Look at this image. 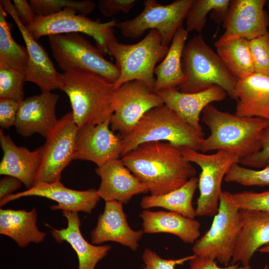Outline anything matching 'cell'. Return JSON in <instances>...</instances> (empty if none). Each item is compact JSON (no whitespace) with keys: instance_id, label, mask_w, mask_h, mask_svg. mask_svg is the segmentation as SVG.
I'll use <instances>...</instances> for the list:
<instances>
[{"instance_id":"obj_1","label":"cell","mask_w":269,"mask_h":269,"mask_svg":"<svg viewBox=\"0 0 269 269\" xmlns=\"http://www.w3.org/2000/svg\"><path fill=\"white\" fill-rule=\"evenodd\" d=\"M124 165L147 187L160 195L180 188L195 176L196 170L170 142H144L122 156Z\"/></svg>"},{"instance_id":"obj_2","label":"cell","mask_w":269,"mask_h":269,"mask_svg":"<svg viewBox=\"0 0 269 269\" xmlns=\"http://www.w3.org/2000/svg\"><path fill=\"white\" fill-rule=\"evenodd\" d=\"M202 113V121L210 134L202 140L200 151L223 150L241 159L260 150L263 133L269 126V120L238 116L221 111L212 104L207 105Z\"/></svg>"},{"instance_id":"obj_3","label":"cell","mask_w":269,"mask_h":269,"mask_svg":"<svg viewBox=\"0 0 269 269\" xmlns=\"http://www.w3.org/2000/svg\"><path fill=\"white\" fill-rule=\"evenodd\" d=\"M59 89L69 98L78 128L102 123L114 113V84L99 75L76 71L63 72L60 75Z\"/></svg>"},{"instance_id":"obj_4","label":"cell","mask_w":269,"mask_h":269,"mask_svg":"<svg viewBox=\"0 0 269 269\" xmlns=\"http://www.w3.org/2000/svg\"><path fill=\"white\" fill-rule=\"evenodd\" d=\"M184 80L178 90L193 93L216 85L236 100L237 79L231 73L218 54L205 42L200 34L186 43L182 55Z\"/></svg>"},{"instance_id":"obj_5","label":"cell","mask_w":269,"mask_h":269,"mask_svg":"<svg viewBox=\"0 0 269 269\" xmlns=\"http://www.w3.org/2000/svg\"><path fill=\"white\" fill-rule=\"evenodd\" d=\"M204 135L195 131L165 105L146 112L133 130L123 137L121 156L147 142L163 141L199 150Z\"/></svg>"},{"instance_id":"obj_6","label":"cell","mask_w":269,"mask_h":269,"mask_svg":"<svg viewBox=\"0 0 269 269\" xmlns=\"http://www.w3.org/2000/svg\"><path fill=\"white\" fill-rule=\"evenodd\" d=\"M168 49V46L162 44L159 33L153 29L134 44L121 43L117 38L111 41L108 46V54L115 58L120 72L114 84V89L127 82L137 80L144 82L154 91L155 65L164 58Z\"/></svg>"},{"instance_id":"obj_7","label":"cell","mask_w":269,"mask_h":269,"mask_svg":"<svg viewBox=\"0 0 269 269\" xmlns=\"http://www.w3.org/2000/svg\"><path fill=\"white\" fill-rule=\"evenodd\" d=\"M232 194L223 191L211 227L192 248L194 255L217 260L225 267L231 262L243 226L240 209Z\"/></svg>"},{"instance_id":"obj_8","label":"cell","mask_w":269,"mask_h":269,"mask_svg":"<svg viewBox=\"0 0 269 269\" xmlns=\"http://www.w3.org/2000/svg\"><path fill=\"white\" fill-rule=\"evenodd\" d=\"M48 39L52 56L64 72L91 73L113 84L118 80L120 72L116 64L80 33L51 35Z\"/></svg>"},{"instance_id":"obj_9","label":"cell","mask_w":269,"mask_h":269,"mask_svg":"<svg viewBox=\"0 0 269 269\" xmlns=\"http://www.w3.org/2000/svg\"><path fill=\"white\" fill-rule=\"evenodd\" d=\"M178 147L186 160L195 163L201 169L198 178L200 194L195 209L196 216H214L218 212L223 192V179L232 165L240 163V158L223 150L209 154L187 147Z\"/></svg>"},{"instance_id":"obj_10","label":"cell","mask_w":269,"mask_h":269,"mask_svg":"<svg viewBox=\"0 0 269 269\" xmlns=\"http://www.w3.org/2000/svg\"><path fill=\"white\" fill-rule=\"evenodd\" d=\"M193 0H176L162 4L156 0L143 1L142 11L134 18L117 22L116 26L125 37L137 39L148 30H156L162 44L168 46L182 23Z\"/></svg>"},{"instance_id":"obj_11","label":"cell","mask_w":269,"mask_h":269,"mask_svg":"<svg viewBox=\"0 0 269 269\" xmlns=\"http://www.w3.org/2000/svg\"><path fill=\"white\" fill-rule=\"evenodd\" d=\"M77 13L75 9L66 7L51 15L37 16L32 24L25 27L35 39L54 34L83 33L95 39L96 47L104 55L108 54L109 43L116 38L113 28L117 21L112 19L102 22Z\"/></svg>"},{"instance_id":"obj_12","label":"cell","mask_w":269,"mask_h":269,"mask_svg":"<svg viewBox=\"0 0 269 269\" xmlns=\"http://www.w3.org/2000/svg\"><path fill=\"white\" fill-rule=\"evenodd\" d=\"M78 129L72 111L58 119L41 146L42 160L35 184L60 180L62 171L74 159Z\"/></svg>"},{"instance_id":"obj_13","label":"cell","mask_w":269,"mask_h":269,"mask_svg":"<svg viewBox=\"0 0 269 269\" xmlns=\"http://www.w3.org/2000/svg\"><path fill=\"white\" fill-rule=\"evenodd\" d=\"M114 111L111 130L123 137L128 134L150 110L164 105L162 99L144 82H127L114 90Z\"/></svg>"},{"instance_id":"obj_14","label":"cell","mask_w":269,"mask_h":269,"mask_svg":"<svg viewBox=\"0 0 269 269\" xmlns=\"http://www.w3.org/2000/svg\"><path fill=\"white\" fill-rule=\"evenodd\" d=\"M266 0H231L223 21L225 31L215 47L236 38L249 41L268 31L269 14L264 9Z\"/></svg>"},{"instance_id":"obj_15","label":"cell","mask_w":269,"mask_h":269,"mask_svg":"<svg viewBox=\"0 0 269 269\" xmlns=\"http://www.w3.org/2000/svg\"><path fill=\"white\" fill-rule=\"evenodd\" d=\"M110 121L111 118L98 125L78 128L74 159L90 161L99 167L119 158L123 136L110 128Z\"/></svg>"},{"instance_id":"obj_16","label":"cell","mask_w":269,"mask_h":269,"mask_svg":"<svg viewBox=\"0 0 269 269\" xmlns=\"http://www.w3.org/2000/svg\"><path fill=\"white\" fill-rule=\"evenodd\" d=\"M0 2L15 21L25 44L28 54L25 81L36 84L41 93L59 89L60 73L56 70L47 52L21 22L12 2L9 0H1Z\"/></svg>"},{"instance_id":"obj_17","label":"cell","mask_w":269,"mask_h":269,"mask_svg":"<svg viewBox=\"0 0 269 269\" xmlns=\"http://www.w3.org/2000/svg\"><path fill=\"white\" fill-rule=\"evenodd\" d=\"M39 196L52 200L57 205L50 206L52 210H61L91 213L100 198L97 190H76L65 187L60 181L52 183H39L25 191L12 194L0 200V207L8 202L27 196Z\"/></svg>"},{"instance_id":"obj_18","label":"cell","mask_w":269,"mask_h":269,"mask_svg":"<svg viewBox=\"0 0 269 269\" xmlns=\"http://www.w3.org/2000/svg\"><path fill=\"white\" fill-rule=\"evenodd\" d=\"M59 95L41 93L19 103L14 127L24 137L38 134L45 138L56 125L55 109Z\"/></svg>"},{"instance_id":"obj_19","label":"cell","mask_w":269,"mask_h":269,"mask_svg":"<svg viewBox=\"0 0 269 269\" xmlns=\"http://www.w3.org/2000/svg\"><path fill=\"white\" fill-rule=\"evenodd\" d=\"M122 203L105 201L103 212L100 214L96 227L91 232L93 244L114 242L135 251L143 235L142 230H134L129 225Z\"/></svg>"},{"instance_id":"obj_20","label":"cell","mask_w":269,"mask_h":269,"mask_svg":"<svg viewBox=\"0 0 269 269\" xmlns=\"http://www.w3.org/2000/svg\"><path fill=\"white\" fill-rule=\"evenodd\" d=\"M95 171L101 178L97 194L105 201L116 200L127 204L134 196L148 192L119 158L97 167Z\"/></svg>"},{"instance_id":"obj_21","label":"cell","mask_w":269,"mask_h":269,"mask_svg":"<svg viewBox=\"0 0 269 269\" xmlns=\"http://www.w3.org/2000/svg\"><path fill=\"white\" fill-rule=\"evenodd\" d=\"M0 144L3 156L0 163V174L20 180L27 189L35 184L42 160L41 146L30 151L19 146L9 135L0 130Z\"/></svg>"},{"instance_id":"obj_22","label":"cell","mask_w":269,"mask_h":269,"mask_svg":"<svg viewBox=\"0 0 269 269\" xmlns=\"http://www.w3.org/2000/svg\"><path fill=\"white\" fill-rule=\"evenodd\" d=\"M156 93L162 99L164 105L203 135L205 134L199 121L201 113L207 105L223 101L227 95L223 88L216 85L193 93L181 92L177 89L160 91Z\"/></svg>"},{"instance_id":"obj_23","label":"cell","mask_w":269,"mask_h":269,"mask_svg":"<svg viewBox=\"0 0 269 269\" xmlns=\"http://www.w3.org/2000/svg\"><path fill=\"white\" fill-rule=\"evenodd\" d=\"M235 114L269 120V76L255 73L237 79Z\"/></svg>"},{"instance_id":"obj_24","label":"cell","mask_w":269,"mask_h":269,"mask_svg":"<svg viewBox=\"0 0 269 269\" xmlns=\"http://www.w3.org/2000/svg\"><path fill=\"white\" fill-rule=\"evenodd\" d=\"M67 220V227L57 229L45 224L51 229L50 232L59 243H68L77 254L78 269H95L97 264L103 259L111 249L110 245L96 246L88 242L80 231L81 222L78 212L62 211Z\"/></svg>"},{"instance_id":"obj_25","label":"cell","mask_w":269,"mask_h":269,"mask_svg":"<svg viewBox=\"0 0 269 269\" xmlns=\"http://www.w3.org/2000/svg\"><path fill=\"white\" fill-rule=\"evenodd\" d=\"M240 212L243 226L231 263L248 266L255 253L269 244V214L253 209Z\"/></svg>"},{"instance_id":"obj_26","label":"cell","mask_w":269,"mask_h":269,"mask_svg":"<svg viewBox=\"0 0 269 269\" xmlns=\"http://www.w3.org/2000/svg\"><path fill=\"white\" fill-rule=\"evenodd\" d=\"M144 233H169L184 243L193 244L200 235V223L174 212L145 209L139 214Z\"/></svg>"},{"instance_id":"obj_27","label":"cell","mask_w":269,"mask_h":269,"mask_svg":"<svg viewBox=\"0 0 269 269\" xmlns=\"http://www.w3.org/2000/svg\"><path fill=\"white\" fill-rule=\"evenodd\" d=\"M37 211L0 209V234L13 240L19 247L23 248L30 243L42 242L45 233L40 231L36 225Z\"/></svg>"},{"instance_id":"obj_28","label":"cell","mask_w":269,"mask_h":269,"mask_svg":"<svg viewBox=\"0 0 269 269\" xmlns=\"http://www.w3.org/2000/svg\"><path fill=\"white\" fill-rule=\"evenodd\" d=\"M188 32L182 26L175 33L164 58L155 67L154 91L178 89L184 80L182 55Z\"/></svg>"},{"instance_id":"obj_29","label":"cell","mask_w":269,"mask_h":269,"mask_svg":"<svg viewBox=\"0 0 269 269\" xmlns=\"http://www.w3.org/2000/svg\"><path fill=\"white\" fill-rule=\"evenodd\" d=\"M198 183V178L194 176L182 186L169 192L160 195L144 196L140 202V207L144 209L160 207L194 219L196 214L192 199Z\"/></svg>"},{"instance_id":"obj_30","label":"cell","mask_w":269,"mask_h":269,"mask_svg":"<svg viewBox=\"0 0 269 269\" xmlns=\"http://www.w3.org/2000/svg\"><path fill=\"white\" fill-rule=\"evenodd\" d=\"M216 47L217 53L237 79L255 73L249 40L242 38H234Z\"/></svg>"},{"instance_id":"obj_31","label":"cell","mask_w":269,"mask_h":269,"mask_svg":"<svg viewBox=\"0 0 269 269\" xmlns=\"http://www.w3.org/2000/svg\"><path fill=\"white\" fill-rule=\"evenodd\" d=\"M6 15L0 2V63L25 73L28 62L27 49L13 38Z\"/></svg>"},{"instance_id":"obj_32","label":"cell","mask_w":269,"mask_h":269,"mask_svg":"<svg viewBox=\"0 0 269 269\" xmlns=\"http://www.w3.org/2000/svg\"><path fill=\"white\" fill-rule=\"evenodd\" d=\"M230 0H193L186 17V30L201 33L205 26L206 16L210 12V17L216 23L224 19Z\"/></svg>"},{"instance_id":"obj_33","label":"cell","mask_w":269,"mask_h":269,"mask_svg":"<svg viewBox=\"0 0 269 269\" xmlns=\"http://www.w3.org/2000/svg\"><path fill=\"white\" fill-rule=\"evenodd\" d=\"M30 4L37 16H47L57 13L65 8L75 9L81 14L92 12L96 4L91 0H30Z\"/></svg>"},{"instance_id":"obj_34","label":"cell","mask_w":269,"mask_h":269,"mask_svg":"<svg viewBox=\"0 0 269 269\" xmlns=\"http://www.w3.org/2000/svg\"><path fill=\"white\" fill-rule=\"evenodd\" d=\"M25 82V73L0 63V98L20 103L24 100Z\"/></svg>"},{"instance_id":"obj_35","label":"cell","mask_w":269,"mask_h":269,"mask_svg":"<svg viewBox=\"0 0 269 269\" xmlns=\"http://www.w3.org/2000/svg\"><path fill=\"white\" fill-rule=\"evenodd\" d=\"M224 180L245 186L269 185V160L266 166L260 170L252 169L236 163L227 171Z\"/></svg>"},{"instance_id":"obj_36","label":"cell","mask_w":269,"mask_h":269,"mask_svg":"<svg viewBox=\"0 0 269 269\" xmlns=\"http://www.w3.org/2000/svg\"><path fill=\"white\" fill-rule=\"evenodd\" d=\"M255 73L269 76V32L249 41Z\"/></svg>"},{"instance_id":"obj_37","label":"cell","mask_w":269,"mask_h":269,"mask_svg":"<svg viewBox=\"0 0 269 269\" xmlns=\"http://www.w3.org/2000/svg\"><path fill=\"white\" fill-rule=\"evenodd\" d=\"M232 195L240 209L257 210L269 214V190L259 193L243 191Z\"/></svg>"},{"instance_id":"obj_38","label":"cell","mask_w":269,"mask_h":269,"mask_svg":"<svg viewBox=\"0 0 269 269\" xmlns=\"http://www.w3.org/2000/svg\"><path fill=\"white\" fill-rule=\"evenodd\" d=\"M195 255L177 259H165L150 249H144L141 255L144 264L143 269H176V266L189 261Z\"/></svg>"},{"instance_id":"obj_39","label":"cell","mask_w":269,"mask_h":269,"mask_svg":"<svg viewBox=\"0 0 269 269\" xmlns=\"http://www.w3.org/2000/svg\"><path fill=\"white\" fill-rule=\"evenodd\" d=\"M269 160V126L265 130L261 139V148L256 153L240 160L245 167L263 168Z\"/></svg>"},{"instance_id":"obj_40","label":"cell","mask_w":269,"mask_h":269,"mask_svg":"<svg viewBox=\"0 0 269 269\" xmlns=\"http://www.w3.org/2000/svg\"><path fill=\"white\" fill-rule=\"evenodd\" d=\"M135 0H100L98 7L105 16L111 17L120 12L128 13L134 6Z\"/></svg>"},{"instance_id":"obj_41","label":"cell","mask_w":269,"mask_h":269,"mask_svg":"<svg viewBox=\"0 0 269 269\" xmlns=\"http://www.w3.org/2000/svg\"><path fill=\"white\" fill-rule=\"evenodd\" d=\"M19 103L13 100L0 98V126L2 129L14 126Z\"/></svg>"},{"instance_id":"obj_42","label":"cell","mask_w":269,"mask_h":269,"mask_svg":"<svg viewBox=\"0 0 269 269\" xmlns=\"http://www.w3.org/2000/svg\"><path fill=\"white\" fill-rule=\"evenodd\" d=\"M15 11L24 26L32 24L37 15L30 3L25 0H13L12 2Z\"/></svg>"},{"instance_id":"obj_43","label":"cell","mask_w":269,"mask_h":269,"mask_svg":"<svg viewBox=\"0 0 269 269\" xmlns=\"http://www.w3.org/2000/svg\"><path fill=\"white\" fill-rule=\"evenodd\" d=\"M189 262V269H239V263L221 268L217 265L216 261L195 255Z\"/></svg>"},{"instance_id":"obj_44","label":"cell","mask_w":269,"mask_h":269,"mask_svg":"<svg viewBox=\"0 0 269 269\" xmlns=\"http://www.w3.org/2000/svg\"><path fill=\"white\" fill-rule=\"evenodd\" d=\"M22 183L18 179L10 176H5L0 180V200L12 194L19 188Z\"/></svg>"},{"instance_id":"obj_45","label":"cell","mask_w":269,"mask_h":269,"mask_svg":"<svg viewBox=\"0 0 269 269\" xmlns=\"http://www.w3.org/2000/svg\"><path fill=\"white\" fill-rule=\"evenodd\" d=\"M258 251L262 253L269 254V244L262 247Z\"/></svg>"},{"instance_id":"obj_46","label":"cell","mask_w":269,"mask_h":269,"mask_svg":"<svg viewBox=\"0 0 269 269\" xmlns=\"http://www.w3.org/2000/svg\"><path fill=\"white\" fill-rule=\"evenodd\" d=\"M239 269H253L251 268L250 266H243L242 267H239ZM262 269H269L268 265H266Z\"/></svg>"},{"instance_id":"obj_47","label":"cell","mask_w":269,"mask_h":269,"mask_svg":"<svg viewBox=\"0 0 269 269\" xmlns=\"http://www.w3.org/2000/svg\"><path fill=\"white\" fill-rule=\"evenodd\" d=\"M268 9H269V3H268Z\"/></svg>"}]
</instances>
